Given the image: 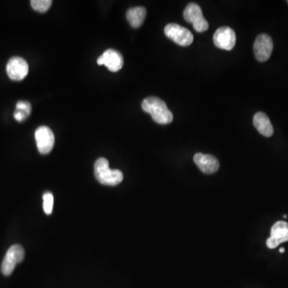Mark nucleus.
<instances>
[{
	"mask_svg": "<svg viewBox=\"0 0 288 288\" xmlns=\"http://www.w3.org/2000/svg\"><path fill=\"white\" fill-rule=\"evenodd\" d=\"M142 108L149 113L155 123L162 125L170 124L173 121V114L167 108L164 101L157 97L146 98L142 103Z\"/></svg>",
	"mask_w": 288,
	"mask_h": 288,
	"instance_id": "obj_1",
	"label": "nucleus"
},
{
	"mask_svg": "<svg viewBox=\"0 0 288 288\" xmlns=\"http://www.w3.org/2000/svg\"><path fill=\"white\" fill-rule=\"evenodd\" d=\"M95 176L101 184L106 186L118 185L124 180L122 171L110 169L109 162L105 158H99L95 162Z\"/></svg>",
	"mask_w": 288,
	"mask_h": 288,
	"instance_id": "obj_2",
	"label": "nucleus"
},
{
	"mask_svg": "<svg viewBox=\"0 0 288 288\" xmlns=\"http://www.w3.org/2000/svg\"><path fill=\"white\" fill-rule=\"evenodd\" d=\"M25 256V252L23 247L20 244L12 246L3 260L1 265V271L6 276L11 275L16 268L18 263H21Z\"/></svg>",
	"mask_w": 288,
	"mask_h": 288,
	"instance_id": "obj_3",
	"label": "nucleus"
},
{
	"mask_svg": "<svg viewBox=\"0 0 288 288\" xmlns=\"http://www.w3.org/2000/svg\"><path fill=\"white\" fill-rule=\"evenodd\" d=\"M184 18L186 21L192 23L194 29L199 33L204 32L208 29V23L203 17L201 8L197 4L192 3L186 7Z\"/></svg>",
	"mask_w": 288,
	"mask_h": 288,
	"instance_id": "obj_4",
	"label": "nucleus"
},
{
	"mask_svg": "<svg viewBox=\"0 0 288 288\" xmlns=\"http://www.w3.org/2000/svg\"><path fill=\"white\" fill-rule=\"evenodd\" d=\"M164 32L167 38L180 46H189L193 43L194 37L192 32L188 28L176 23L167 24L165 27Z\"/></svg>",
	"mask_w": 288,
	"mask_h": 288,
	"instance_id": "obj_5",
	"label": "nucleus"
},
{
	"mask_svg": "<svg viewBox=\"0 0 288 288\" xmlns=\"http://www.w3.org/2000/svg\"><path fill=\"white\" fill-rule=\"evenodd\" d=\"M35 140L39 152L46 155L51 151L54 144V136L52 131L46 126H41L35 131Z\"/></svg>",
	"mask_w": 288,
	"mask_h": 288,
	"instance_id": "obj_6",
	"label": "nucleus"
},
{
	"mask_svg": "<svg viewBox=\"0 0 288 288\" xmlns=\"http://www.w3.org/2000/svg\"><path fill=\"white\" fill-rule=\"evenodd\" d=\"M29 72V66L25 60L21 57H12L7 65L8 77L14 81H21Z\"/></svg>",
	"mask_w": 288,
	"mask_h": 288,
	"instance_id": "obj_7",
	"label": "nucleus"
},
{
	"mask_svg": "<svg viewBox=\"0 0 288 288\" xmlns=\"http://www.w3.org/2000/svg\"><path fill=\"white\" fill-rule=\"evenodd\" d=\"M273 50V41L267 34L258 35L254 43L255 58L259 62H266L271 57Z\"/></svg>",
	"mask_w": 288,
	"mask_h": 288,
	"instance_id": "obj_8",
	"label": "nucleus"
},
{
	"mask_svg": "<svg viewBox=\"0 0 288 288\" xmlns=\"http://www.w3.org/2000/svg\"><path fill=\"white\" fill-rule=\"evenodd\" d=\"M213 41L218 48L232 50L236 45V32L228 27H219L214 34Z\"/></svg>",
	"mask_w": 288,
	"mask_h": 288,
	"instance_id": "obj_9",
	"label": "nucleus"
},
{
	"mask_svg": "<svg viewBox=\"0 0 288 288\" xmlns=\"http://www.w3.org/2000/svg\"><path fill=\"white\" fill-rule=\"evenodd\" d=\"M286 241H288V222L278 221L271 227V236L267 240V248L274 249Z\"/></svg>",
	"mask_w": 288,
	"mask_h": 288,
	"instance_id": "obj_10",
	"label": "nucleus"
},
{
	"mask_svg": "<svg viewBox=\"0 0 288 288\" xmlns=\"http://www.w3.org/2000/svg\"><path fill=\"white\" fill-rule=\"evenodd\" d=\"M99 65H104L111 72H117L124 66V58L122 54L113 49L106 50L98 58Z\"/></svg>",
	"mask_w": 288,
	"mask_h": 288,
	"instance_id": "obj_11",
	"label": "nucleus"
},
{
	"mask_svg": "<svg viewBox=\"0 0 288 288\" xmlns=\"http://www.w3.org/2000/svg\"><path fill=\"white\" fill-rule=\"evenodd\" d=\"M193 159L198 167L205 174H213L219 170V160L213 155L197 153L194 156Z\"/></svg>",
	"mask_w": 288,
	"mask_h": 288,
	"instance_id": "obj_12",
	"label": "nucleus"
},
{
	"mask_svg": "<svg viewBox=\"0 0 288 288\" xmlns=\"http://www.w3.org/2000/svg\"><path fill=\"white\" fill-rule=\"evenodd\" d=\"M253 124L258 132L265 137H271L274 133V128L267 114L258 112L254 116Z\"/></svg>",
	"mask_w": 288,
	"mask_h": 288,
	"instance_id": "obj_13",
	"label": "nucleus"
},
{
	"mask_svg": "<svg viewBox=\"0 0 288 288\" xmlns=\"http://www.w3.org/2000/svg\"><path fill=\"white\" fill-rule=\"evenodd\" d=\"M147 16V11L143 7H136L128 9L127 12V20L129 22L130 25L134 28H139L141 27Z\"/></svg>",
	"mask_w": 288,
	"mask_h": 288,
	"instance_id": "obj_14",
	"label": "nucleus"
},
{
	"mask_svg": "<svg viewBox=\"0 0 288 288\" xmlns=\"http://www.w3.org/2000/svg\"><path fill=\"white\" fill-rule=\"evenodd\" d=\"M52 1L51 0H32L31 1V5L34 10L36 12H46L51 6Z\"/></svg>",
	"mask_w": 288,
	"mask_h": 288,
	"instance_id": "obj_15",
	"label": "nucleus"
},
{
	"mask_svg": "<svg viewBox=\"0 0 288 288\" xmlns=\"http://www.w3.org/2000/svg\"><path fill=\"white\" fill-rule=\"evenodd\" d=\"M43 210L46 215H50L52 213L54 205V196L50 192H46L43 195Z\"/></svg>",
	"mask_w": 288,
	"mask_h": 288,
	"instance_id": "obj_16",
	"label": "nucleus"
},
{
	"mask_svg": "<svg viewBox=\"0 0 288 288\" xmlns=\"http://www.w3.org/2000/svg\"><path fill=\"white\" fill-rule=\"evenodd\" d=\"M16 110H20L27 116H29L31 112V103L27 101H19L16 104Z\"/></svg>",
	"mask_w": 288,
	"mask_h": 288,
	"instance_id": "obj_17",
	"label": "nucleus"
},
{
	"mask_svg": "<svg viewBox=\"0 0 288 288\" xmlns=\"http://www.w3.org/2000/svg\"><path fill=\"white\" fill-rule=\"evenodd\" d=\"M14 117H15V119L18 122H23L28 116L20 111V110H16V111L14 113Z\"/></svg>",
	"mask_w": 288,
	"mask_h": 288,
	"instance_id": "obj_18",
	"label": "nucleus"
},
{
	"mask_svg": "<svg viewBox=\"0 0 288 288\" xmlns=\"http://www.w3.org/2000/svg\"><path fill=\"white\" fill-rule=\"evenodd\" d=\"M279 252H280L281 253H283V252H285L284 248H280V249H279Z\"/></svg>",
	"mask_w": 288,
	"mask_h": 288,
	"instance_id": "obj_19",
	"label": "nucleus"
},
{
	"mask_svg": "<svg viewBox=\"0 0 288 288\" xmlns=\"http://www.w3.org/2000/svg\"><path fill=\"white\" fill-rule=\"evenodd\" d=\"M287 3H288V1H287Z\"/></svg>",
	"mask_w": 288,
	"mask_h": 288,
	"instance_id": "obj_20",
	"label": "nucleus"
}]
</instances>
